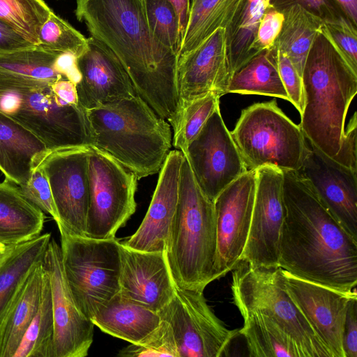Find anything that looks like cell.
I'll use <instances>...</instances> for the list:
<instances>
[{"label":"cell","instance_id":"1","mask_svg":"<svg viewBox=\"0 0 357 357\" xmlns=\"http://www.w3.org/2000/svg\"><path fill=\"white\" fill-rule=\"evenodd\" d=\"M75 15L108 47L137 93L174 128L179 114L178 55L151 31L142 0H77Z\"/></svg>","mask_w":357,"mask_h":357},{"label":"cell","instance_id":"2","mask_svg":"<svg viewBox=\"0 0 357 357\" xmlns=\"http://www.w3.org/2000/svg\"><path fill=\"white\" fill-rule=\"evenodd\" d=\"M282 172L285 213L279 266L299 278L338 291H356L357 241L296 172Z\"/></svg>","mask_w":357,"mask_h":357},{"label":"cell","instance_id":"3","mask_svg":"<svg viewBox=\"0 0 357 357\" xmlns=\"http://www.w3.org/2000/svg\"><path fill=\"white\" fill-rule=\"evenodd\" d=\"M304 107L300 127L313 147L357 172L356 112L347 128L349 105L357 93V73L337 57L319 35L303 73Z\"/></svg>","mask_w":357,"mask_h":357},{"label":"cell","instance_id":"4","mask_svg":"<svg viewBox=\"0 0 357 357\" xmlns=\"http://www.w3.org/2000/svg\"><path fill=\"white\" fill-rule=\"evenodd\" d=\"M91 146L137 179L158 173L172 146L170 124L137 94L86 110Z\"/></svg>","mask_w":357,"mask_h":357},{"label":"cell","instance_id":"5","mask_svg":"<svg viewBox=\"0 0 357 357\" xmlns=\"http://www.w3.org/2000/svg\"><path fill=\"white\" fill-rule=\"evenodd\" d=\"M216 250L214 204L199 188L184 155L177 206L165 249L175 284L204 291L215 280Z\"/></svg>","mask_w":357,"mask_h":357},{"label":"cell","instance_id":"6","mask_svg":"<svg viewBox=\"0 0 357 357\" xmlns=\"http://www.w3.org/2000/svg\"><path fill=\"white\" fill-rule=\"evenodd\" d=\"M52 82L0 72V112L36 135L50 152L91 146L86 110L60 98Z\"/></svg>","mask_w":357,"mask_h":357},{"label":"cell","instance_id":"7","mask_svg":"<svg viewBox=\"0 0 357 357\" xmlns=\"http://www.w3.org/2000/svg\"><path fill=\"white\" fill-rule=\"evenodd\" d=\"M230 134L248 171L272 166L297 172L310 149L300 126L280 109L275 100L242 110Z\"/></svg>","mask_w":357,"mask_h":357},{"label":"cell","instance_id":"8","mask_svg":"<svg viewBox=\"0 0 357 357\" xmlns=\"http://www.w3.org/2000/svg\"><path fill=\"white\" fill-rule=\"evenodd\" d=\"M231 289L242 317L266 315L290 336L303 357H332L287 294L282 268L241 261L233 270Z\"/></svg>","mask_w":357,"mask_h":357},{"label":"cell","instance_id":"9","mask_svg":"<svg viewBox=\"0 0 357 357\" xmlns=\"http://www.w3.org/2000/svg\"><path fill=\"white\" fill-rule=\"evenodd\" d=\"M57 226L66 280L77 307L91 320L119 292V242L76 235Z\"/></svg>","mask_w":357,"mask_h":357},{"label":"cell","instance_id":"10","mask_svg":"<svg viewBox=\"0 0 357 357\" xmlns=\"http://www.w3.org/2000/svg\"><path fill=\"white\" fill-rule=\"evenodd\" d=\"M86 236L114 238L136 210V175L108 154L90 146Z\"/></svg>","mask_w":357,"mask_h":357},{"label":"cell","instance_id":"11","mask_svg":"<svg viewBox=\"0 0 357 357\" xmlns=\"http://www.w3.org/2000/svg\"><path fill=\"white\" fill-rule=\"evenodd\" d=\"M159 313L172 329L179 357L222 356L239 334L216 317L202 291L176 286L174 297Z\"/></svg>","mask_w":357,"mask_h":357},{"label":"cell","instance_id":"12","mask_svg":"<svg viewBox=\"0 0 357 357\" xmlns=\"http://www.w3.org/2000/svg\"><path fill=\"white\" fill-rule=\"evenodd\" d=\"M199 188L213 202L248 172L218 107L183 153Z\"/></svg>","mask_w":357,"mask_h":357},{"label":"cell","instance_id":"13","mask_svg":"<svg viewBox=\"0 0 357 357\" xmlns=\"http://www.w3.org/2000/svg\"><path fill=\"white\" fill-rule=\"evenodd\" d=\"M256 190L248 240L241 261L252 266H279L285 208L283 172L272 166L255 170Z\"/></svg>","mask_w":357,"mask_h":357},{"label":"cell","instance_id":"14","mask_svg":"<svg viewBox=\"0 0 357 357\" xmlns=\"http://www.w3.org/2000/svg\"><path fill=\"white\" fill-rule=\"evenodd\" d=\"M89 147L51 151L40 163L58 213L56 225L84 236L89 207Z\"/></svg>","mask_w":357,"mask_h":357},{"label":"cell","instance_id":"15","mask_svg":"<svg viewBox=\"0 0 357 357\" xmlns=\"http://www.w3.org/2000/svg\"><path fill=\"white\" fill-rule=\"evenodd\" d=\"M256 190L255 170L248 171L226 187L214 204L217 250L215 279L241 262L248 240Z\"/></svg>","mask_w":357,"mask_h":357},{"label":"cell","instance_id":"16","mask_svg":"<svg viewBox=\"0 0 357 357\" xmlns=\"http://www.w3.org/2000/svg\"><path fill=\"white\" fill-rule=\"evenodd\" d=\"M228 31L220 28L197 47L178 56L179 113L188 103L211 92L220 97L225 94L232 75Z\"/></svg>","mask_w":357,"mask_h":357},{"label":"cell","instance_id":"17","mask_svg":"<svg viewBox=\"0 0 357 357\" xmlns=\"http://www.w3.org/2000/svg\"><path fill=\"white\" fill-rule=\"evenodd\" d=\"M286 291L310 326L331 354L344 357L342 336L350 300L356 291L343 292L299 278L282 269Z\"/></svg>","mask_w":357,"mask_h":357},{"label":"cell","instance_id":"18","mask_svg":"<svg viewBox=\"0 0 357 357\" xmlns=\"http://www.w3.org/2000/svg\"><path fill=\"white\" fill-rule=\"evenodd\" d=\"M43 266L50 283L54 325V357H85L95 325L77 307L63 273L60 245L51 238Z\"/></svg>","mask_w":357,"mask_h":357},{"label":"cell","instance_id":"19","mask_svg":"<svg viewBox=\"0 0 357 357\" xmlns=\"http://www.w3.org/2000/svg\"><path fill=\"white\" fill-rule=\"evenodd\" d=\"M309 145L296 172L308 183L347 232L357 241V172Z\"/></svg>","mask_w":357,"mask_h":357},{"label":"cell","instance_id":"20","mask_svg":"<svg viewBox=\"0 0 357 357\" xmlns=\"http://www.w3.org/2000/svg\"><path fill=\"white\" fill-rule=\"evenodd\" d=\"M119 252L120 296L160 312L174 297L176 286L165 251H141L119 242Z\"/></svg>","mask_w":357,"mask_h":357},{"label":"cell","instance_id":"21","mask_svg":"<svg viewBox=\"0 0 357 357\" xmlns=\"http://www.w3.org/2000/svg\"><path fill=\"white\" fill-rule=\"evenodd\" d=\"M77 63L82 75L76 84L78 103L86 110L137 95L119 59L93 37Z\"/></svg>","mask_w":357,"mask_h":357},{"label":"cell","instance_id":"22","mask_svg":"<svg viewBox=\"0 0 357 357\" xmlns=\"http://www.w3.org/2000/svg\"><path fill=\"white\" fill-rule=\"evenodd\" d=\"M183 158L178 149L168 153L146 214L135 234L123 243L126 246L141 251H165L178 203Z\"/></svg>","mask_w":357,"mask_h":357},{"label":"cell","instance_id":"23","mask_svg":"<svg viewBox=\"0 0 357 357\" xmlns=\"http://www.w3.org/2000/svg\"><path fill=\"white\" fill-rule=\"evenodd\" d=\"M50 151L29 129L0 112V171L20 185Z\"/></svg>","mask_w":357,"mask_h":357},{"label":"cell","instance_id":"24","mask_svg":"<svg viewBox=\"0 0 357 357\" xmlns=\"http://www.w3.org/2000/svg\"><path fill=\"white\" fill-rule=\"evenodd\" d=\"M161 321L159 312L126 300L119 294L91 319L102 332L130 344L144 340L160 326Z\"/></svg>","mask_w":357,"mask_h":357},{"label":"cell","instance_id":"25","mask_svg":"<svg viewBox=\"0 0 357 357\" xmlns=\"http://www.w3.org/2000/svg\"><path fill=\"white\" fill-rule=\"evenodd\" d=\"M45 275L42 264L30 273L0 319V357H13L38 309Z\"/></svg>","mask_w":357,"mask_h":357},{"label":"cell","instance_id":"26","mask_svg":"<svg viewBox=\"0 0 357 357\" xmlns=\"http://www.w3.org/2000/svg\"><path fill=\"white\" fill-rule=\"evenodd\" d=\"M45 216L16 184L0 182V244L14 245L40 234Z\"/></svg>","mask_w":357,"mask_h":357},{"label":"cell","instance_id":"27","mask_svg":"<svg viewBox=\"0 0 357 357\" xmlns=\"http://www.w3.org/2000/svg\"><path fill=\"white\" fill-rule=\"evenodd\" d=\"M50 233L8 245L0 255V319L30 273L43 264Z\"/></svg>","mask_w":357,"mask_h":357},{"label":"cell","instance_id":"28","mask_svg":"<svg viewBox=\"0 0 357 357\" xmlns=\"http://www.w3.org/2000/svg\"><path fill=\"white\" fill-rule=\"evenodd\" d=\"M245 0H192L178 56L197 47L220 28H228Z\"/></svg>","mask_w":357,"mask_h":357},{"label":"cell","instance_id":"29","mask_svg":"<svg viewBox=\"0 0 357 357\" xmlns=\"http://www.w3.org/2000/svg\"><path fill=\"white\" fill-rule=\"evenodd\" d=\"M277 49L291 61L302 77L310 52L319 33L321 19L299 4L288 8Z\"/></svg>","mask_w":357,"mask_h":357},{"label":"cell","instance_id":"30","mask_svg":"<svg viewBox=\"0 0 357 357\" xmlns=\"http://www.w3.org/2000/svg\"><path fill=\"white\" fill-rule=\"evenodd\" d=\"M257 94L289 100L279 73L276 53L263 51L238 68L231 77L226 93Z\"/></svg>","mask_w":357,"mask_h":357},{"label":"cell","instance_id":"31","mask_svg":"<svg viewBox=\"0 0 357 357\" xmlns=\"http://www.w3.org/2000/svg\"><path fill=\"white\" fill-rule=\"evenodd\" d=\"M238 330L246 341L251 357H303L295 342L266 315L252 313L245 316Z\"/></svg>","mask_w":357,"mask_h":357},{"label":"cell","instance_id":"32","mask_svg":"<svg viewBox=\"0 0 357 357\" xmlns=\"http://www.w3.org/2000/svg\"><path fill=\"white\" fill-rule=\"evenodd\" d=\"M54 325L52 292L50 279L45 271L38 309L13 357H54Z\"/></svg>","mask_w":357,"mask_h":357},{"label":"cell","instance_id":"33","mask_svg":"<svg viewBox=\"0 0 357 357\" xmlns=\"http://www.w3.org/2000/svg\"><path fill=\"white\" fill-rule=\"evenodd\" d=\"M59 54L39 45H33L1 54L0 72L54 82L65 78L54 68L55 60Z\"/></svg>","mask_w":357,"mask_h":357},{"label":"cell","instance_id":"34","mask_svg":"<svg viewBox=\"0 0 357 357\" xmlns=\"http://www.w3.org/2000/svg\"><path fill=\"white\" fill-rule=\"evenodd\" d=\"M51 12L44 0H0V20L36 45L41 26Z\"/></svg>","mask_w":357,"mask_h":357},{"label":"cell","instance_id":"35","mask_svg":"<svg viewBox=\"0 0 357 357\" xmlns=\"http://www.w3.org/2000/svg\"><path fill=\"white\" fill-rule=\"evenodd\" d=\"M243 6L230 46L232 75L253 57L252 45L259 24L264 13L272 8L271 0H245Z\"/></svg>","mask_w":357,"mask_h":357},{"label":"cell","instance_id":"36","mask_svg":"<svg viewBox=\"0 0 357 357\" xmlns=\"http://www.w3.org/2000/svg\"><path fill=\"white\" fill-rule=\"evenodd\" d=\"M220 98L216 93L211 92L192 100L181 109L176 126L173 128L172 144L176 149L183 153L186 151L188 144L219 107Z\"/></svg>","mask_w":357,"mask_h":357},{"label":"cell","instance_id":"37","mask_svg":"<svg viewBox=\"0 0 357 357\" xmlns=\"http://www.w3.org/2000/svg\"><path fill=\"white\" fill-rule=\"evenodd\" d=\"M40 47L49 51L70 52L77 58L88 48V38L52 10L38 34Z\"/></svg>","mask_w":357,"mask_h":357},{"label":"cell","instance_id":"38","mask_svg":"<svg viewBox=\"0 0 357 357\" xmlns=\"http://www.w3.org/2000/svg\"><path fill=\"white\" fill-rule=\"evenodd\" d=\"M149 29L156 39L178 55L181 38L178 15L169 0H142Z\"/></svg>","mask_w":357,"mask_h":357},{"label":"cell","instance_id":"39","mask_svg":"<svg viewBox=\"0 0 357 357\" xmlns=\"http://www.w3.org/2000/svg\"><path fill=\"white\" fill-rule=\"evenodd\" d=\"M319 33L340 60L357 73V32L353 24L342 17L335 20H322Z\"/></svg>","mask_w":357,"mask_h":357},{"label":"cell","instance_id":"40","mask_svg":"<svg viewBox=\"0 0 357 357\" xmlns=\"http://www.w3.org/2000/svg\"><path fill=\"white\" fill-rule=\"evenodd\" d=\"M119 355L179 357L172 329L162 317L160 326L151 335L139 343L130 344L120 351Z\"/></svg>","mask_w":357,"mask_h":357},{"label":"cell","instance_id":"41","mask_svg":"<svg viewBox=\"0 0 357 357\" xmlns=\"http://www.w3.org/2000/svg\"><path fill=\"white\" fill-rule=\"evenodd\" d=\"M23 195L43 213H47L59 222L58 213L52 191L45 172L39 165L32 172L28 180L18 185Z\"/></svg>","mask_w":357,"mask_h":357},{"label":"cell","instance_id":"42","mask_svg":"<svg viewBox=\"0 0 357 357\" xmlns=\"http://www.w3.org/2000/svg\"><path fill=\"white\" fill-rule=\"evenodd\" d=\"M275 53L279 73L288 95V101L294 105L301 114L304 107L303 79L283 52L276 49Z\"/></svg>","mask_w":357,"mask_h":357},{"label":"cell","instance_id":"43","mask_svg":"<svg viewBox=\"0 0 357 357\" xmlns=\"http://www.w3.org/2000/svg\"><path fill=\"white\" fill-rule=\"evenodd\" d=\"M284 21V13L276 10H268L264 13L252 45L253 56L261 52L271 50L282 30Z\"/></svg>","mask_w":357,"mask_h":357},{"label":"cell","instance_id":"44","mask_svg":"<svg viewBox=\"0 0 357 357\" xmlns=\"http://www.w3.org/2000/svg\"><path fill=\"white\" fill-rule=\"evenodd\" d=\"M342 348L344 357H357V296L349 303L344 326Z\"/></svg>","mask_w":357,"mask_h":357},{"label":"cell","instance_id":"45","mask_svg":"<svg viewBox=\"0 0 357 357\" xmlns=\"http://www.w3.org/2000/svg\"><path fill=\"white\" fill-rule=\"evenodd\" d=\"M36 45L26 40L12 26L0 20V55Z\"/></svg>","mask_w":357,"mask_h":357},{"label":"cell","instance_id":"46","mask_svg":"<svg viewBox=\"0 0 357 357\" xmlns=\"http://www.w3.org/2000/svg\"><path fill=\"white\" fill-rule=\"evenodd\" d=\"M55 70L67 79L77 84L82 75L77 63V56L70 52L59 54L54 62Z\"/></svg>","mask_w":357,"mask_h":357},{"label":"cell","instance_id":"47","mask_svg":"<svg viewBox=\"0 0 357 357\" xmlns=\"http://www.w3.org/2000/svg\"><path fill=\"white\" fill-rule=\"evenodd\" d=\"M55 93L69 104H79L76 84L66 78H62L52 82Z\"/></svg>","mask_w":357,"mask_h":357},{"label":"cell","instance_id":"48","mask_svg":"<svg viewBox=\"0 0 357 357\" xmlns=\"http://www.w3.org/2000/svg\"><path fill=\"white\" fill-rule=\"evenodd\" d=\"M174 5L178 19L180 35L183 36L190 10V0H169Z\"/></svg>","mask_w":357,"mask_h":357},{"label":"cell","instance_id":"49","mask_svg":"<svg viewBox=\"0 0 357 357\" xmlns=\"http://www.w3.org/2000/svg\"><path fill=\"white\" fill-rule=\"evenodd\" d=\"M351 17L354 25L357 23V0H337Z\"/></svg>","mask_w":357,"mask_h":357},{"label":"cell","instance_id":"50","mask_svg":"<svg viewBox=\"0 0 357 357\" xmlns=\"http://www.w3.org/2000/svg\"><path fill=\"white\" fill-rule=\"evenodd\" d=\"M8 246L4 245L3 244H0V255L2 254L6 250Z\"/></svg>","mask_w":357,"mask_h":357}]
</instances>
